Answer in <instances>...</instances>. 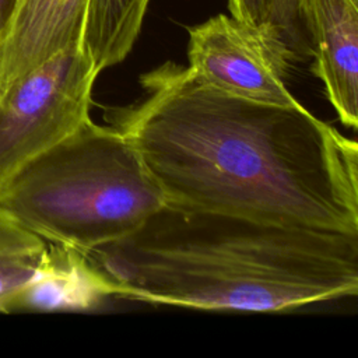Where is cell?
Listing matches in <instances>:
<instances>
[{"instance_id":"6da1fadb","label":"cell","mask_w":358,"mask_h":358,"mask_svg":"<svg viewBox=\"0 0 358 358\" xmlns=\"http://www.w3.org/2000/svg\"><path fill=\"white\" fill-rule=\"evenodd\" d=\"M140 85L103 120L133 143L166 204L358 235V145L302 103L231 96L175 62Z\"/></svg>"},{"instance_id":"7a4b0ae2","label":"cell","mask_w":358,"mask_h":358,"mask_svg":"<svg viewBox=\"0 0 358 358\" xmlns=\"http://www.w3.org/2000/svg\"><path fill=\"white\" fill-rule=\"evenodd\" d=\"M87 256L112 296L158 305L278 312L358 292V235L171 204Z\"/></svg>"},{"instance_id":"3957f363","label":"cell","mask_w":358,"mask_h":358,"mask_svg":"<svg viewBox=\"0 0 358 358\" xmlns=\"http://www.w3.org/2000/svg\"><path fill=\"white\" fill-rule=\"evenodd\" d=\"M0 203L43 241L87 255L136 232L166 199L133 143L90 117L34 159Z\"/></svg>"},{"instance_id":"277c9868","label":"cell","mask_w":358,"mask_h":358,"mask_svg":"<svg viewBox=\"0 0 358 358\" xmlns=\"http://www.w3.org/2000/svg\"><path fill=\"white\" fill-rule=\"evenodd\" d=\"M98 74L76 45L39 64L0 98V197L34 159L91 117Z\"/></svg>"},{"instance_id":"5b68a950","label":"cell","mask_w":358,"mask_h":358,"mask_svg":"<svg viewBox=\"0 0 358 358\" xmlns=\"http://www.w3.org/2000/svg\"><path fill=\"white\" fill-rule=\"evenodd\" d=\"M189 71L204 85L257 103L294 106L287 87L295 62L280 29L218 14L189 28Z\"/></svg>"},{"instance_id":"8992f818","label":"cell","mask_w":358,"mask_h":358,"mask_svg":"<svg viewBox=\"0 0 358 358\" xmlns=\"http://www.w3.org/2000/svg\"><path fill=\"white\" fill-rule=\"evenodd\" d=\"M301 24L315 57L313 73L323 83L338 119L358 123V0H296Z\"/></svg>"},{"instance_id":"52a82bcc","label":"cell","mask_w":358,"mask_h":358,"mask_svg":"<svg viewBox=\"0 0 358 358\" xmlns=\"http://www.w3.org/2000/svg\"><path fill=\"white\" fill-rule=\"evenodd\" d=\"M88 0H17L0 32V98L60 50L80 45Z\"/></svg>"},{"instance_id":"ba28073f","label":"cell","mask_w":358,"mask_h":358,"mask_svg":"<svg viewBox=\"0 0 358 358\" xmlns=\"http://www.w3.org/2000/svg\"><path fill=\"white\" fill-rule=\"evenodd\" d=\"M106 296H112V288L85 253L46 242L38 267L13 301L11 313L88 310Z\"/></svg>"},{"instance_id":"9c48e42d","label":"cell","mask_w":358,"mask_h":358,"mask_svg":"<svg viewBox=\"0 0 358 358\" xmlns=\"http://www.w3.org/2000/svg\"><path fill=\"white\" fill-rule=\"evenodd\" d=\"M150 0H88L81 48L98 73L126 59L143 27Z\"/></svg>"},{"instance_id":"30bf717a","label":"cell","mask_w":358,"mask_h":358,"mask_svg":"<svg viewBox=\"0 0 358 358\" xmlns=\"http://www.w3.org/2000/svg\"><path fill=\"white\" fill-rule=\"evenodd\" d=\"M45 249L46 241L0 203V313H11L14 298L34 274Z\"/></svg>"},{"instance_id":"8fae6325","label":"cell","mask_w":358,"mask_h":358,"mask_svg":"<svg viewBox=\"0 0 358 358\" xmlns=\"http://www.w3.org/2000/svg\"><path fill=\"white\" fill-rule=\"evenodd\" d=\"M273 24L282 34L295 62H301L312 56L310 42L299 20L296 0H275Z\"/></svg>"},{"instance_id":"7c38bea8","label":"cell","mask_w":358,"mask_h":358,"mask_svg":"<svg viewBox=\"0 0 358 358\" xmlns=\"http://www.w3.org/2000/svg\"><path fill=\"white\" fill-rule=\"evenodd\" d=\"M275 0H228L229 14L248 24H273Z\"/></svg>"},{"instance_id":"4fadbf2b","label":"cell","mask_w":358,"mask_h":358,"mask_svg":"<svg viewBox=\"0 0 358 358\" xmlns=\"http://www.w3.org/2000/svg\"><path fill=\"white\" fill-rule=\"evenodd\" d=\"M15 3L17 0H0V32L11 18L13 11L15 8Z\"/></svg>"}]
</instances>
